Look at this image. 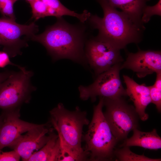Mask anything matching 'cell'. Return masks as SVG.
Instances as JSON below:
<instances>
[{
    "instance_id": "obj_1",
    "label": "cell",
    "mask_w": 161,
    "mask_h": 161,
    "mask_svg": "<svg viewBox=\"0 0 161 161\" xmlns=\"http://www.w3.org/2000/svg\"><path fill=\"white\" fill-rule=\"evenodd\" d=\"M103 12V18L91 14L88 21L91 27L98 30L97 40L108 43L120 50L131 43H140L145 28L125 12L119 11L105 0H97Z\"/></svg>"
},
{
    "instance_id": "obj_2",
    "label": "cell",
    "mask_w": 161,
    "mask_h": 161,
    "mask_svg": "<svg viewBox=\"0 0 161 161\" xmlns=\"http://www.w3.org/2000/svg\"><path fill=\"white\" fill-rule=\"evenodd\" d=\"M57 19L54 25L47 27L41 34L34 35L30 39L42 44L55 61L68 59L86 64L85 27L71 24L62 17Z\"/></svg>"
},
{
    "instance_id": "obj_3",
    "label": "cell",
    "mask_w": 161,
    "mask_h": 161,
    "mask_svg": "<svg viewBox=\"0 0 161 161\" xmlns=\"http://www.w3.org/2000/svg\"><path fill=\"white\" fill-rule=\"evenodd\" d=\"M103 97L94 106L92 120L84 136V150L92 161H109L114 157L115 147L118 141L113 134L103 112Z\"/></svg>"
},
{
    "instance_id": "obj_4",
    "label": "cell",
    "mask_w": 161,
    "mask_h": 161,
    "mask_svg": "<svg viewBox=\"0 0 161 161\" xmlns=\"http://www.w3.org/2000/svg\"><path fill=\"white\" fill-rule=\"evenodd\" d=\"M50 113L51 123L60 139L74 148L83 150L81 144L83 128L89 123L86 112L78 106L75 110L70 111L59 103Z\"/></svg>"
},
{
    "instance_id": "obj_5",
    "label": "cell",
    "mask_w": 161,
    "mask_h": 161,
    "mask_svg": "<svg viewBox=\"0 0 161 161\" xmlns=\"http://www.w3.org/2000/svg\"><path fill=\"white\" fill-rule=\"evenodd\" d=\"M103 114L112 133L118 141L127 138L129 133L138 126L139 116L134 107L123 97L104 98Z\"/></svg>"
},
{
    "instance_id": "obj_6",
    "label": "cell",
    "mask_w": 161,
    "mask_h": 161,
    "mask_svg": "<svg viewBox=\"0 0 161 161\" xmlns=\"http://www.w3.org/2000/svg\"><path fill=\"white\" fill-rule=\"evenodd\" d=\"M121 64H115L98 75L91 85L87 86L80 85L78 88L80 98L83 100L90 98L93 101L97 96L114 98L127 96L120 77Z\"/></svg>"
},
{
    "instance_id": "obj_7",
    "label": "cell",
    "mask_w": 161,
    "mask_h": 161,
    "mask_svg": "<svg viewBox=\"0 0 161 161\" xmlns=\"http://www.w3.org/2000/svg\"><path fill=\"white\" fill-rule=\"evenodd\" d=\"M20 70L13 72L0 84V108L3 110L16 108L35 89L30 83L32 72L23 67Z\"/></svg>"
},
{
    "instance_id": "obj_8",
    "label": "cell",
    "mask_w": 161,
    "mask_h": 161,
    "mask_svg": "<svg viewBox=\"0 0 161 161\" xmlns=\"http://www.w3.org/2000/svg\"><path fill=\"white\" fill-rule=\"evenodd\" d=\"M38 31V26L34 22L20 24L15 20L3 16L0 18V44L10 57H15L21 54L22 47L28 46L26 40L21 38L22 36L31 39Z\"/></svg>"
},
{
    "instance_id": "obj_9",
    "label": "cell",
    "mask_w": 161,
    "mask_h": 161,
    "mask_svg": "<svg viewBox=\"0 0 161 161\" xmlns=\"http://www.w3.org/2000/svg\"><path fill=\"white\" fill-rule=\"evenodd\" d=\"M120 50L108 43L92 37L86 42L84 54L87 62L97 76L124 61Z\"/></svg>"
},
{
    "instance_id": "obj_10",
    "label": "cell",
    "mask_w": 161,
    "mask_h": 161,
    "mask_svg": "<svg viewBox=\"0 0 161 161\" xmlns=\"http://www.w3.org/2000/svg\"><path fill=\"white\" fill-rule=\"evenodd\" d=\"M135 53L126 50V60L121 64L120 69H128L142 78L151 74L161 72V52L160 50H143L138 47Z\"/></svg>"
},
{
    "instance_id": "obj_11",
    "label": "cell",
    "mask_w": 161,
    "mask_h": 161,
    "mask_svg": "<svg viewBox=\"0 0 161 161\" xmlns=\"http://www.w3.org/2000/svg\"><path fill=\"white\" fill-rule=\"evenodd\" d=\"M3 110L1 115L3 123L0 128V150L6 147L10 148L22 133L40 125L21 120L19 109Z\"/></svg>"
},
{
    "instance_id": "obj_12",
    "label": "cell",
    "mask_w": 161,
    "mask_h": 161,
    "mask_svg": "<svg viewBox=\"0 0 161 161\" xmlns=\"http://www.w3.org/2000/svg\"><path fill=\"white\" fill-rule=\"evenodd\" d=\"M49 131L47 124H40L25 135L21 134L10 148L18 154L22 160L28 161L35 151L39 150L49 140L52 133L48 136L46 134Z\"/></svg>"
},
{
    "instance_id": "obj_13",
    "label": "cell",
    "mask_w": 161,
    "mask_h": 161,
    "mask_svg": "<svg viewBox=\"0 0 161 161\" xmlns=\"http://www.w3.org/2000/svg\"><path fill=\"white\" fill-rule=\"evenodd\" d=\"M123 77L126 87L127 95L133 102L139 118L143 121L147 120L148 115L145 109L151 103L148 86L145 84H138L128 75H123Z\"/></svg>"
},
{
    "instance_id": "obj_14",
    "label": "cell",
    "mask_w": 161,
    "mask_h": 161,
    "mask_svg": "<svg viewBox=\"0 0 161 161\" xmlns=\"http://www.w3.org/2000/svg\"><path fill=\"white\" fill-rule=\"evenodd\" d=\"M133 131L132 137L125 140L121 147L137 146L154 150L161 148V138L156 129L148 132L141 131L137 128Z\"/></svg>"
},
{
    "instance_id": "obj_15",
    "label": "cell",
    "mask_w": 161,
    "mask_h": 161,
    "mask_svg": "<svg viewBox=\"0 0 161 161\" xmlns=\"http://www.w3.org/2000/svg\"><path fill=\"white\" fill-rule=\"evenodd\" d=\"M60 151L58 135L52 133L47 143L39 150L34 152L28 161H58Z\"/></svg>"
},
{
    "instance_id": "obj_16",
    "label": "cell",
    "mask_w": 161,
    "mask_h": 161,
    "mask_svg": "<svg viewBox=\"0 0 161 161\" xmlns=\"http://www.w3.org/2000/svg\"><path fill=\"white\" fill-rule=\"evenodd\" d=\"M41 0L46 8V16H53L58 18L64 16H69L77 18L81 22L85 23L91 14L86 10L81 14L76 13L66 7L59 0Z\"/></svg>"
},
{
    "instance_id": "obj_17",
    "label": "cell",
    "mask_w": 161,
    "mask_h": 161,
    "mask_svg": "<svg viewBox=\"0 0 161 161\" xmlns=\"http://www.w3.org/2000/svg\"><path fill=\"white\" fill-rule=\"evenodd\" d=\"M105 0L113 7L120 9L136 20L142 22L143 10L146 3L150 0Z\"/></svg>"
},
{
    "instance_id": "obj_18",
    "label": "cell",
    "mask_w": 161,
    "mask_h": 161,
    "mask_svg": "<svg viewBox=\"0 0 161 161\" xmlns=\"http://www.w3.org/2000/svg\"><path fill=\"white\" fill-rule=\"evenodd\" d=\"M60 151L58 161H79L87 160L89 157V155L84 150H78L69 146L60 139Z\"/></svg>"
},
{
    "instance_id": "obj_19",
    "label": "cell",
    "mask_w": 161,
    "mask_h": 161,
    "mask_svg": "<svg viewBox=\"0 0 161 161\" xmlns=\"http://www.w3.org/2000/svg\"><path fill=\"white\" fill-rule=\"evenodd\" d=\"M121 148L115 150L114 157L116 161H160V159H152L144 154L140 155L132 152L129 147L123 146Z\"/></svg>"
},
{
    "instance_id": "obj_20",
    "label": "cell",
    "mask_w": 161,
    "mask_h": 161,
    "mask_svg": "<svg viewBox=\"0 0 161 161\" xmlns=\"http://www.w3.org/2000/svg\"><path fill=\"white\" fill-rule=\"evenodd\" d=\"M156 78L154 85L149 86L151 103L155 105L158 111H161V72L156 73Z\"/></svg>"
},
{
    "instance_id": "obj_21",
    "label": "cell",
    "mask_w": 161,
    "mask_h": 161,
    "mask_svg": "<svg viewBox=\"0 0 161 161\" xmlns=\"http://www.w3.org/2000/svg\"><path fill=\"white\" fill-rule=\"evenodd\" d=\"M161 16V0H159L157 3L152 6L146 5L143 8L141 18L143 23H148L151 17L154 15Z\"/></svg>"
},
{
    "instance_id": "obj_22",
    "label": "cell",
    "mask_w": 161,
    "mask_h": 161,
    "mask_svg": "<svg viewBox=\"0 0 161 161\" xmlns=\"http://www.w3.org/2000/svg\"><path fill=\"white\" fill-rule=\"evenodd\" d=\"M14 0H0V12L3 16L15 20L13 5Z\"/></svg>"
},
{
    "instance_id": "obj_23",
    "label": "cell",
    "mask_w": 161,
    "mask_h": 161,
    "mask_svg": "<svg viewBox=\"0 0 161 161\" xmlns=\"http://www.w3.org/2000/svg\"><path fill=\"white\" fill-rule=\"evenodd\" d=\"M20 158L14 150L8 152H3L0 150V161H18Z\"/></svg>"
},
{
    "instance_id": "obj_24",
    "label": "cell",
    "mask_w": 161,
    "mask_h": 161,
    "mask_svg": "<svg viewBox=\"0 0 161 161\" xmlns=\"http://www.w3.org/2000/svg\"><path fill=\"white\" fill-rule=\"evenodd\" d=\"M9 56L4 51H0V68H4L8 65H11L18 67L20 69L22 67L12 63L10 61Z\"/></svg>"
},
{
    "instance_id": "obj_25",
    "label": "cell",
    "mask_w": 161,
    "mask_h": 161,
    "mask_svg": "<svg viewBox=\"0 0 161 161\" xmlns=\"http://www.w3.org/2000/svg\"><path fill=\"white\" fill-rule=\"evenodd\" d=\"M13 72L9 71L0 72V84L7 79Z\"/></svg>"
},
{
    "instance_id": "obj_26",
    "label": "cell",
    "mask_w": 161,
    "mask_h": 161,
    "mask_svg": "<svg viewBox=\"0 0 161 161\" xmlns=\"http://www.w3.org/2000/svg\"><path fill=\"white\" fill-rule=\"evenodd\" d=\"M3 123V118L2 116H0V128H1Z\"/></svg>"
},
{
    "instance_id": "obj_27",
    "label": "cell",
    "mask_w": 161,
    "mask_h": 161,
    "mask_svg": "<svg viewBox=\"0 0 161 161\" xmlns=\"http://www.w3.org/2000/svg\"><path fill=\"white\" fill-rule=\"evenodd\" d=\"M18 0H14L15 2L17 1ZM30 4L34 0H25Z\"/></svg>"
}]
</instances>
